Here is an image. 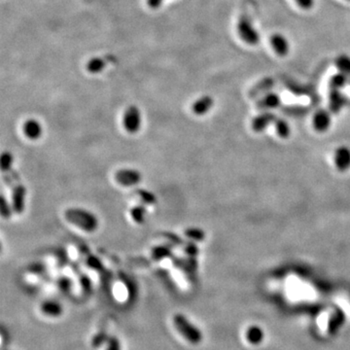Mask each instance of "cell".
I'll use <instances>...</instances> for the list:
<instances>
[{"label": "cell", "mask_w": 350, "mask_h": 350, "mask_svg": "<svg viewBox=\"0 0 350 350\" xmlns=\"http://www.w3.org/2000/svg\"><path fill=\"white\" fill-rule=\"evenodd\" d=\"M66 219L69 223L87 232H93L98 228V219L94 213L82 208H69L66 213Z\"/></svg>", "instance_id": "obj_1"}, {"label": "cell", "mask_w": 350, "mask_h": 350, "mask_svg": "<svg viewBox=\"0 0 350 350\" xmlns=\"http://www.w3.org/2000/svg\"><path fill=\"white\" fill-rule=\"evenodd\" d=\"M173 324L180 335L186 340H188L190 343L198 344L202 341V334L201 330L192 323L185 315L181 313L175 314Z\"/></svg>", "instance_id": "obj_2"}, {"label": "cell", "mask_w": 350, "mask_h": 350, "mask_svg": "<svg viewBox=\"0 0 350 350\" xmlns=\"http://www.w3.org/2000/svg\"><path fill=\"white\" fill-rule=\"evenodd\" d=\"M5 181L9 184L12 189V201H13V210L21 214L25 210V202L27 189L21 183V180L17 173L8 171V175L4 176Z\"/></svg>", "instance_id": "obj_3"}, {"label": "cell", "mask_w": 350, "mask_h": 350, "mask_svg": "<svg viewBox=\"0 0 350 350\" xmlns=\"http://www.w3.org/2000/svg\"><path fill=\"white\" fill-rule=\"evenodd\" d=\"M238 33L242 40L249 45H257L260 42V34L253 27L248 16L243 15L238 23Z\"/></svg>", "instance_id": "obj_4"}, {"label": "cell", "mask_w": 350, "mask_h": 350, "mask_svg": "<svg viewBox=\"0 0 350 350\" xmlns=\"http://www.w3.org/2000/svg\"><path fill=\"white\" fill-rule=\"evenodd\" d=\"M124 128L130 134H135L139 131L141 126V114L139 109L135 105H131L124 114L123 119Z\"/></svg>", "instance_id": "obj_5"}, {"label": "cell", "mask_w": 350, "mask_h": 350, "mask_svg": "<svg viewBox=\"0 0 350 350\" xmlns=\"http://www.w3.org/2000/svg\"><path fill=\"white\" fill-rule=\"evenodd\" d=\"M142 175L136 169H120L116 172L115 179L122 186H135L141 181Z\"/></svg>", "instance_id": "obj_6"}, {"label": "cell", "mask_w": 350, "mask_h": 350, "mask_svg": "<svg viewBox=\"0 0 350 350\" xmlns=\"http://www.w3.org/2000/svg\"><path fill=\"white\" fill-rule=\"evenodd\" d=\"M269 43L274 52L279 56H285L289 53L290 45L288 40L280 33H274L270 36Z\"/></svg>", "instance_id": "obj_7"}, {"label": "cell", "mask_w": 350, "mask_h": 350, "mask_svg": "<svg viewBox=\"0 0 350 350\" xmlns=\"http://www.w3.org/2000/svg\"><path fill=\"white\" fill-rule=\"evenodd\" d=\"M213 98L209 95H204L196 100L192 105V111L196 115H203L207 113L213 106Z\"/></svg>", "instance_id": "obj_8"}, {"label": "cell", "mask_w": 350, "mask_h": 350, "mask_svg": "<svg viewBox=\"0 0 350 350\" xmlns=\"http://www.w3.org/2000/svg\"><path fill=\"white\" fill-rule=\"evenodd\" d=\"M41 311L50 317H59L63 314L64 312V308L63 306L55 301L52 300H48L42 303L41 305Z\"/></svg>", "instance_id": "obj_9"}, {"label": "cell", "mask_w": 350, "mask_h": 350, "mask_svg": "<svg viewBox=\"0 0 350 350\" xmlns=\"http://www.w3.org/2000/svg\"><path fill=\"white\" fill-rule=\"evenodd\" d=\"M24 134L27 138L31 140H36L42 135V127L38 121L34 119L27 120L24 125Z\"/></svg>", "instance_id": "obj_10"}, {"label": "cell", "mask_w": 350, "mask_h": 350, "mask_svg": "<svg viewBox=\"0 0 350 350\" xmlns=\"http://www.w3.org/2000/svg\"><path fill=\"white\" fill-rule=\"evenodd\" d=\"M346 99L344 95L339 92V90H332L329 95V105L332 112L337 113L343 107Z\"/></svg>", "instance_id": "obj_11"}, {"label": "cell", "mask_w": 350, "mask_h": 350, "mask_svg": "<svg viewBox=\"0 0 350 350\" xmlns=\"http://www.w3.org/2000/svg\"><path fill=\"white\" fill-rule=\"evenodd\" d=\"M335 161L337 167L341 170H345L350 166V150L346 147H341L336 152Z\"/></svg>", "instance_id": "obj_12"}, {"label": "cell", "mask_w": 350, "mask_h": 350, "mask_svg": "<svg viewBox=\"0 0 350 350\" xmlns=\"http://www.w3.org/2000/svg\"><path fill=\"white\" fill-rule=\"evenodd\" d=\"M330 122H331V119H330L329 113L324 111V110L317 112L314 116V119H313L314 127L319 132L326 131L329 128Z\"/></svg>", "instance_id": "obj_13"}, {"label": "cell", "mask_w": 350, "mask_h": 350, "mask_svg": "<svg viewBox=\"0 0 350 350\" xmlns=\"http://www.w3.org/2000/svg\"><path fill=\"white\" fill-rule=\"evenodd\" d=\"M280 104V97L276 94H268L265 95L258 103L261 108H275Z\"/></svg>", "instance_id": "obj_14"}, {"label": "cell", "mask_w": 350, "mask_h": 350, "mask_svg": "<svg viewBox=\"0 0 350 350\" xmlns=\"http://www.w3.org/2000/svg\"><path fill=\"white\" fill-rule=\"evenodd\" d=\"M106 61L104 59H101V57H94V59H91L88 64H87V70L90 72V73H99L101 72L105 67H106Z\"/></svg>", "instance_id": "obj_15"}, {"label": "cell", "mask_w": 350, "mask_h": 350, "mask_svg": "<svg viewBox=\"0 0 350 350\" xmlns=\"http://www.w3.org/2000/svg\"><path fill=\"white\" fill-rule=\"evenodd\" d=\"M336 67L339 72L345 74L346 76L350 75V56L345 54H339L336 57L335 61Z\"/></svg>", "instance_id": "obj_16"}, {"label": "cell", "mask_w": 350, "mask_h": 350, "mask_svg": "<svg viewBox=\"0 0 350 350\" xmlns=\"http://www.w3.org/2000/svg\"><path fill=\"white\" fill-rule=\"evenodd\" d=\"M246 337H247V340L253 344H257V343H260L264 337V334H263V331L259 328V327H256V326H253L251 328H249L246 332Z\"/></svg>", "instance_id": "obj_17"}, {"label": "cell", "mask_w": 350, "mask_h": 350, "mask_svg": "<svg viewBox=\"0 0 350 350\" xmlns=\"http://www.w3.org/2000/svg\"><path fill=\"white\" fill-rule=\"evenodd\" d=\"M273 120V116L269 113L263 114L261 116H258L253 121V128L257 132L263 131L270 122Z\"/></svg>", "instance_id": "obj_18"}, {"label": "cell", "mask_w": 350, "mask_h": 350, "mask_svg": "<svg viewBox=\"0 0 350 350\" xmlns=\"http://www.w3.org/2000/svg\"><path fill=\"white\" fill-rule=\"evenodd\" d=\"M347 82V76L341 72L337 73L335 75L332 76V78L330 79L329 85L331 90H339L341 88H343L345 86Z\"/></svg>", "instance_id": "obj_19"}, {"label": "cell", "mask_w": 350, "mask_h": 350, "mask_svg": "<svg viewBox=\"0 0 350 350\" xmlns=\"http://www.w3.org/2000/svg\"><path fill=\"white\" fill-rule=\"evenodd\" d=\"M135 195L140 200V202H143L144 204H154V203L157 202L156 196L153 193L147 191V190L137 189L135 191Z\"/></svg>", "instance_id": "obj_20"}, {"label": "cell", "mask_w": 350, "mask_h": 350, "mask_svg": "<svg viewBox=\"0 0 350 350\" xmlns=\"http://www.w3.org/2000/svg\"><path fill=\"white\" fill-rule=\"evenodd\" d=\"M344 321V315L342 312L337 311L335 312V314L331 317L330 322H329V330L331 333H336L337 330L339 329V327L341 326V324Z\"/></svg>", "instance_id": "obj_21"}, {"label": "cell", "mask_w": 350, "mask_h": 350, "mask_svg": "<svg viewBox=\"0 0 350 350\" xmlns=\"http://www.w3.org/2000/svg\"><path fill=\"white\" fill-rule=\"evenodd\" d=\"M146 213L147 211L144 205H136L131 210V215L133 217V219L136 223H139V224H142L145 221Z\"/></svg>", "instance_id": "obj_22"}, {"label": "cell", "mask_w": 350, "mask_h": 350, "mask_svg": "<svg viewBox=\"0 0 350 350\" xmlns=\"http://www.w3.org/2000/svg\"><path fill=\"white\" fill-rule=\"evenodd\" d=\"M13 155L10 152H4L1 156V170L3 172H8L11 169L13 163Z\"/></svg>", "instance_id": "obj_23"}, {"label": "cell", "mask_w": 350, "mask_h": 350, "mask_svg": "<svg viewBox=\"0 0 350 350\" xmlns=\"http://www.w3.org/2000/svg\"><path fill=\"white\" fill-rule=\"evenodd\" d=\"M170 254H171V250L166 246H158L154 248L152 251V257L157 261L164 259L169 256Z\"/></svg>", "instance_id": "obj_24"}, {"label": "cell", "mask_w": 350, "mask_h": 350, "mask_svg": "<svg viewBox=\"0 0 350 350\" xmlns=\"http://www.w3.org/2000/svg\"><path fill=\"white\" fill-rule=\"evenodd\" d=\"M273 85V81L270 79V78H266L264 80L260 82L258 85H256L252 91H251V94H259L261 92H266L268 91L269 89H270Z\"/></svg>", "instance_id": "obj_25"}, {"label": "cell", "mask_w": 350, "mask_h": 350, "mask_svg": "<svg viewBox=\"0 0 350 350\" xmlns=\"http://www.w3.org/2000/svg\"><path fill=\"white\" fill-rule=\"evenodd\" d=\"M185 236L194 242H201L204 240V232L202 229L191 228L185 230Z\"/></svg>", "instance_id": "obj_26"}, {"label": "cell", "mask_w": 350, "mask_h": 350, "mask_svg": "<svg viewBox=\"0 0 350 350\" xmlns=\"http://www.w3.org/2000/svg\"><path fill=\"white\" fill-rule=\"evenodd\" d=\"M109 336L105 332H98L94 337H92V345L94 347H99L101 344H103L104 342H107Z\"/></svg>", "instance_id": "obj_27"}, {"label": "cell", "mask_w": 350, "mask_h": 350, "mask_svg": "<svg viewBox=\"0 0 350 350\" xmlns=\"http://www.w3.org/2000/svg\"><path fill=\"white\" fill-rule=\"evenodd\" d=\"M0 210H1V215L3 218H10L12 215V210L10 206L8 205V202H6L5 197L2 195L1 196V203H0Z\"/></svg>", "instance_id": "obj_28"}, {"label": "cell", "mask_w": 350, "mask_h": 350, "mask_svg": "<svg viewBox=\"0 0 350 350\" xmlns=\"http://www.w3.org/2000/svg\"><path fill=\"white\" fill-rule=\"evenodd\" d=\"M276 132L279 136L287 137L290 133V129H289L288 124L283 120L277 121L276 123Z\"/></svg>", "instance_id": "obj_29"}, {"label": "cell", "mask_w": 350, "mask_h": 350, "mask_svg": "<svg viewBox=\"0 0 350 350\" xmlns=\"http://www.w3.org/2000/svg\"><path fill=\"white\" fill-rule=\"evenodd\" d=\"M106 343H107L106 350H122L120 339L117 337H114V336L109 337Z\"/></svg>", "instance_id": "obj_30"}, {"label": "cell", "mask_w": 350, "mask_h": 350, "mask_svg": "<svg viewBox=\"0 0 350 350\" xmlns=\"http://www.w3.org/2000/svg\"><path fill=\"white\" fill-rule=\"evenodd\" d=\"M184 250L189 257H196L197 254L199 253V249L194 243H188Z\"/></svg>", "instance_id": "obj_31"}, {"label": "cell", "mask_w": 350, "mask_h": 350, "mask_svg": "<svg viewBox=\"0 0 350 350\" xmlns=\"http://www.w3.org/2000/svg\"><path fill=\"white\" fill-rule=\"evenodd\" d=\"M297 4L305 10H310L314 5V0H295Z\"/></svg>", "instance_id": "obj_32"}, {"label": "cell", "mask_w": 350, "mask_h": 350, "mask_svg": "<svg viewBox=\"0 0 350 350\" xmlns=\"http://www.w3.org/2000/svg\"><path fill=\"white\" fill-rule=\"evenodd\" d=\"M88 266H89L90 268H92V269H100V268H102V266H101L100 262H99V261H98L96 258H94V257H92V258H90V259H89V261H88Z\"/></svg>", "instance_id": "obj_33"}, {"label": "cell", "mask_w": 350, "mask_h": 350, "mask_svg": "<svg viewBox=\"0 0 350 350\" xmlns=\"http://www.w3.org/2000/svg\"><path fill=\"white\" fill-rule=\"evenodd\" d=\"M163 0H147V4L149 7L152 9H157L161 6Z\"/></svg>", "instance_id": "obj_34"}, {"label": "cell", "mask_w": 350, "mask_h": 350, "mask_svg": "<svg viewBox=\"0 0 350 350\" xmlns=\"http://www.w3.org/2000/svg\"><path fill=\"white\" fill-rule=\"evenodd\" d=\"M347 1H350V0H347Z\"/></svg>", "instance_id": "obj_35"}]
</instances>
